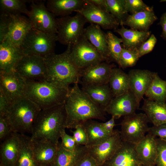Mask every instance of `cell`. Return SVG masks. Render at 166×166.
<instances>
[{"label": "cell", "mask_w": 166, "mask_h": 166, "mask_svg": "<svg viewBox=\"0 0 166 166\" xmlns=\"http://www.w3.org/2000/svg\"><path fill=\"white\" fill-rule=\"evenodd\" d=\"M64 104L67 116L66 128L75 129L89 120L105 121L106 119L105 109L94 102L78 83L69 88Z\"/></svg>", "instance_id": "cell-1"}, {"label": "cell", "mask_w": 166, "mask_h": 166, "mask_svg": "<svg viewBox=\"0 0 166 166\" xmlns=\"http://www.w3.org/2000/svg\"><path fill=\"white\" fill-rule=\"evenodd\" d=\"M66 113L64 103L41 110L33 126L31 140L59 143L61 131L66 128Z\"/></svg>", "instance_id": "cell-2"}, {"label": "cell", "mask_w": 166, "mask_h": 166, "mask_svg": "<svg viewBox=\"0 0 166 166\" xmlns=\"http://www.w3.org/2000/svg\"><path fill=\"white\" fill-rule=\"evenodd\" d=\"M69 47L60 54L44 58L46 68L45 80L68 91L72 84L79 83L80 73L69 56Z\"/></svg>", "instance_id": "cell-3"}, {"label": "cell", "mask_w": 166, "mask_h": 166, "mask_svg": "<svg viewBox=\"0 0 166 166\" xmlns=\"http://www.w3.org/2000/svg\"><path fill=\"white\" fill-rule=\"evenodd\" d=\"M26 82L24 95L41 110L64 103L69 91L45 80Z\"/></svg>", "instance_id": "cell-4"}, {"label": "cell", "mask_w": 166, "mask_h": 166, "mask_svg": "<svg viewBox=\"0 0 166 166\" xmlns=\"http://www.w3.org/2000/svg\"><path fill=\"white\" fill-rule=\"evenodd\" d=\"M41 109L24 96L14 101L5 117L14 133L31 134L35 120Z\"/></svg>", "instance_id": "cell-5"}, {"label": "cell", "mask_w": 166, "mask_h": 166, "mask_svg": "<svg viewBox=\"0 0 166 166\" xmlns=\"http://www.w3.org/2000/svg\"><path fill=\"white\" fill-rule=\"evenodd\" d=\"M33 26L29 19L21 14L1 13L0 43L6 42L20 46Z\"/></svg>", "instance_id": "cell-6"}, {"label": "cell", "mask_w": 166, "mask_h": 166, "mask_svg": "<svg viewBox=\"0 0 166 166\" xmlns=\"http://www.w3.org/2000/svg\"><path fill=\"white\" fill-rule=\"evenodd\" d=\"M57 34L45 33L34 28L28 33L20 47L24 55L46 57L54 53Z\"/></svg>", "instance_id": "cell-7"}, {"label": "cell", "mask_w": 166, "mask_h": 166, "mask_svg": "<svg viewBox=\"0 0 166 166\" xmlns=\"http://www.w3.org/2000/svg\"><path fill=\"white\" fill-rule=\"evenodd\" d=\"M69 47V56L80 72L89 67L105 61L95 47L84 34Z\"/></svg>", "instance_id": "cell-8"}, {"label": "cell", "mask_w": 166, "mask_h": 166, "mask_svg": "<svg viewBox=\"0 0 166 166\" xmlns=\"http://www.w3.org/2000/svg\"><path fill=\"white\" fill-rule=\"evenodd\" d=\"M57 41L68 46L75 44L83 35L85 25L87 22L84 17L79 13L56 18Z\"/></svg>", "instance_id": "cell-9"}, {"label": "cell", "mask_w": 166, "mask_h": 166, "mask_svg": "<svg viewBox=\"0 0 166 166\" xmlns=\"http://www.w3.org/2000/svg\"><path fill=\"white\" fill-rule=\"evenodd\" d=\"M148 118L145 113H135L124 117L120 133L123 141L136 144L148 133Z\"/></svg>", "instance_id": "cell-10"}, {"label": "cell", "mask_w": 166, "mask_h": 166, "mask_svg": "<svg viewBox=\"0 0 166 166\" xmlns=\"http://www.w3.org/2000/svg\"><path fill=\"white\" fill-rule=\"evenodd\" d=\"M30 10L27 15L34 28L42 32L57 33L56 18L47 9L43 1H31Z\"/></svg>", "instance_id": "cell-11"}, {"label": "cell", "mask_w": 166, "mask_h": 166, "mask_svg": "<svg viewBox=\"0 0 166 166\" xmlns=\"http://www.w3.org/2000/svg\"><path fill=\"white\" fill-rule=\"evenodd\" d=\"M26 81L45 80L46 68L44 58L24 55L14 70Z\"/></svg>", "instance_id": "cell-12"}, {"label": "cell", "mask_w": 166, "mask_h": 166, "mask_svg": "<svg viewBox=\"0 0 166 166\" xmlns=\"http://www.w3.org/2000/svg\"><path fill=\"white\" fill-rule=\"evenodd\" d=\"M122 143L120 131L115 130L113 134L100 144L86 147L88 153L98 166L104 164L110 159L120 148Z\"/></svg>", "instance_id": "cell-13"}, {"label": "cell", "mask_w": 166, "mask_h": 166, "mask_svg": "<svg viewBox=\"0 0 166 166\" xmlns=\"http://www.w3.org/2000/svg\"><path fill=\"white\" fill-rule=\"evenodd\" d=\"M87 22L97 25L105 30L117 28L118 22L110 13L98 8L89 0H85L82 9L79 12Z\"/></svg>", "instance_id": "cell-14"}, {"label": "cell", "mask_w": 166, "mask_h": 166, "mask_svg": "<svg viewBox=\"0 0 166 166\" xmlns=\"http://www.w3.org/2000/svg\"><path fill=\"white\" fill-rule=\"evenodd\" d=\"M26 81L15 71H0V90L10 101L24 96Z\"/></svg>", "instance_id": "cell-15"}, {"label": "cell", "mask_w": 166, "mask_h": 166, "mask_svg": "<svg viewBox=\"0 0 166 166\" xmlns=\"http://www.w3.org/2000/svg\"><path fill=\"white\" fill-rule=\"evenodd\" d=\"M139 108L135 96L129 90L114 97L105 110L106 113L117 119L135 113Z\"/></svg>", "instance_id": "cell-16"}, {"label": "cell", "mask_w": 166, "mask_h": 166, "mask_svg": "<svg viewBox=\"0 0 166 166\" xmlns=\"http://www.w3.org/2000/svg\"><path fill=\"white\" fill-rule=\"evenodd\" d=\"M157 73L148 70H130L128 73L129 90L135 96L139 106L141 101Z\"/></svg>", "instance_id": "cell-17"}, {"label": "cell", "mask_w": 166, "mask_h": 166, "mask_svg": "<svg viewBox=\"0 0 166 166\" xmlns=\"http://www.w3.org/2000/svg\"><path fill=\"white\" fill-rule=\"evenodd\" d=\"M113 64L103 61L80 72L79 83L98 85L108 83Z\"/></svg>", "instance_id": "cell-18"}, {"label": "cell", "mask_w": 166, "mask_h": 166, "mask_svg": "<svg viewBox=\"0 0 166 166\" xmlns=\"http://www.w3.org/2000/svg\"><path fill=\"white\" fill-rule=\"evenodd\" d=\"M135 144L123 141L113 156L104 164L106 166H141L135 149Z\"/></svg>", "instance_id": "cell-19"}, {"label": "cell", "mask_w": 166, "mask_h": 166, "mask_svg": "<svg viewBox=\"0 0 166 166\" xmlns=\"http://www.w3.org/2000/svg\"><path fill=\"white\" fill-rule=\"evenodd\" d=\"M135 150L141 163L155 166L157 153L156 138L148 133L135 145Z\"/></svg>", "instance_id": "cell-20"}, {"label": "cell", "mask_w": 166, "mask_h": 166, "mask_svg": "<svg viewBox=\"0 0 166 166\" xmlns=\"http://www.w3.org/2000/svg\"><path fill=\"white\" fill-rule=\"evenodd\" d=\"M24 55L20 46L6 42L0 43V71H14Z\"/></svg>", "instance_id": "cell-21"}, {"label": "cell", "mask_w": 166, "mask_h": 166, "mask_svg": "<svg viewBox=\"0 0 166 166\" xmlns=\"http://www.w3.org/2000/svg\"><path fill=\"white\" fill-rule=\"evenodd\" d=\"M30 143L34 158L38 165H51L57 154L58 144L49 141L31 139Z\"/></svg>", "instance_id": "cell-22"}, {"label": "cell", "mask_w": 166, "mask_h": 166, "mask_svg": "<svg viewBox=\"0 0 166 166\" xmlns=\"http://www.w3.org/2000/svg\"><path fill=\"white\" fill-rule=\"evenodd\" d=\"M83 34L101 55L105 61L110 63L106 34L97 25L90 24L85 28Z\"/></svg>", "instance_id": "cell-23"}, {"label": "cell", "mask_w": 166, "mask_h": 166, "mask_svg": "<svg viewBox=\"0 0 166 166\" xmlns=\"http://www.w3.org/2000/svg\"><path fill=\"white\" fill-rule=\"evenodd\" d=\"M80 84L81 89L89 97L104 109L114 98L108 83L98 85Z\"/></svg>", "instance_id": "cell-24"}, {"label": "cell", "mask_w": 166, "mask_h": 166, "mask_svg": "<svg viewBox=\"0 0 166 166\" xmlns=\"http://www.w3.org/2000/svg\"><path fill=\"white\" fill-rule=\"evenodd\" d=\"M114 31L119 34L122 40L123 48L133 50H137L141 45L151 35L150 31H139L128 29L122 26Z\"/></svg>", "instance_id": "cell-25"}, {"label": "cell", "mask_w": 166, "mask_h": 166, "mask_svg": "<svg viewBox=\"0 0 166 166\" xmlns=\"http://www.w3.org/2000/svg\"><path fill=\"white\" fill-rule=\"evenodd\" d=\"M19 148L20 140L18 133H13L2 142L0 146L2 163L5 166H15Z\"/></svg>", "instance_id": "cell-26"}, {"label": "cell", "mask_w": 166, "mask_h": 166, "mask_svg": "<svg viewBox=\"0 0 166 166\" xmlns=\"http://www.w3.org/2000/svg\"><path fill=\"white\" fill-rule=\"evenodd\" d=\"M85 0H48L46 7L55 16H69L73 12H79L82 9Z\"/></svg>", "instance_id": "cell-27"}, {"label": "cell", "mask_w": 166, "mask_h": 166, "mask_svg": "<svg viewBox=\"0 0 166 166\" xmlns=\"http://www.w3.org/2000/svg\"><path fill=\"white\" fill-rule=\"evenodd\" d=\"M157 19L153 9L144 10L128 15L122 26H127L134 30L147 31Z\"/></svg>", "instance_id": "cell-28"}, {"label": "cell", "mask_w": 166, "mask_h": 166, "mask_svg": "<svg viewBox=\"0 0 166 166\" xmlns=\"http://www.w3.org/2000/svg\"><path fill=\"white\" fill-rule=\"evenodd\" d=\"M141 109L153 126L166 123V103L144 99Z\"/></svg>", "instance_id": "cell-29"}, {"label": "cell", "mask_w": 166, "mask_h": 166, "mask_svg": "<svg viewBox=\"0 0 166 166\" xmlns=\"http://www.w3.org/2000/svg\"><path fill=\"white\" fill-rule=\"evenodd\" d=\"M18 133L20 148L15 166H38L34 157L30 143V137Z\"/></svg>", "instance_id": "cell-30"}, {"label": "cell", "mask_w": 166, "mask_h": 166, "mask_svg": "<svg viewBox=\"0 0 166 166\" xmlns=\"http://www.w3.org/2000/svg\"><path fill=\"white\" fill-rule=\"evenodd\" d=\"M108 84L114 97L123 94L129 90L128 74L120 68H113Z\"/></svg>", "instance_id": "cell-31"}, {"label": "cell", "mask_w": 166, "mask_h": 166, "mask_svg": "<svg viewBox=\"0 0 166 166\" xmlns=\"http://www.w3.org/2000/svg\"><path fill=\"white\" fill-rule=\"evenodd\" d=\"M86 131L88 143L86 147H91L100 144L110 136L102 128L100 122L93 120H88L82 124Z\"/></svg>", "instance_id": "cell-32"}, {"label": "cell", "mask_w": 166, "mask_h": 166, "mask_svg": "<svg viewBox=\"0 0 166 166\" xmlns=\"http://www.w3.org/2000/svg\"><path fill=\"white\" fill-rule=\"evenodd\" d=\"M56 155L51 166H75L76 162L86 149L85 146L79 145L74 152L64 149L60 143L58 145Z\"/></svg>", "instance_id": "cell-33"}, {"label": "cell", "mask_w": 166, "mask_h": 166, "mask_svg": "<svg viewBox=\"0 0 166 166\" xmlns=\"http://www.w3.org/2000/svg\"><path fill=\"white\" fill-rule=\"evenodd\" d=\"M145 95L147 98L151 100L166 103V81L161 79L157 73L153 79Z\"/></svg>", "instance_id": "cell-34"}, {"label": "cell", "mask_w": 166, "mask_h": 166, "mask_svg": "<svg viewBox=\"0 0 166 166\" xmlns=\"http://www.w3.org/2000/svg\"><path fill=\"white\" fill-rule=\"evenodd\" d=\"M106 11L112 15L121 26L128 14L125 7V0H105Z\"/></svg>", "instance_id": "cell-35"}, {"label": "cell", "mask_w": 166, "mask_h": 166, "mask_svg": "<svg viewBox=\"0 0 166 166\" xmlns=\"http://www.w3.org/2000/svg\"><path fill=\"white\" fill-rule=\"evenodd\" d=\"M29 1L24 0H0V12L11 14H18L21 13L27 15L28 10L26 3Z\"/></svg>", "instance_id": "cell-36"}, {"label": "cell", "mask_w": 166, "mask_h": 166, "mask_svg": "<svg viewBox=\"0 0 166 166\" xmlns=\"http://www.w3.org/2000/svg\"><path fill=\"white\" fill-rule=\"evenodd\" d=\"M106 34L110 62L114 61L119 65L122 48L121 45L122 40L111 31H108Z\"/></svg>", "instance_id": "cell-37"}, {"label": "cell", "mask_w": 166, "mask_h": 166, "mask_svg": "<svg viewBox=\"0 0 166 166\" xmlns=\"http://www.w3.org/2000/svg\"><path fill=\"white\" fill-rule=\"evenodd\" d=\"M140 58L137 50H133L122 48L119 66L122 69L135 65Z\"/></svg>", "instance_id": "cell-38"}, {"label": "cell", "mask_w": 166, "mask_h": 166, "mask_svg": "<svg viewBox=\"0 0 166 166\" xmlns=\"http://www.w3.org/2000/svg\"><path fill=\"white\" fill-rule=\"evenodd\" d=\"M125 7L127 12L132 14L153 9V7L147 5L141 0H125Z\"/></svg>", "instance_id": "cell-39"}, {"label": "cell", "mask_w": 166, "mask_h": 166, "mask_svg": "<svg viewBox=\"0 0 166 166\" xmlns=\"http://www.w3.org/2000/svg\"><path fill=\"white\" fill-rule=\"evenodd\" d=\"M60 138L61 141V146L65 150L70 151L74 152L77 148V145L73 136L68 134L65 132V128L62 130L61 132Z\"/></svg>", "instance_id": "cell-40"}, {"label": "cell", "mask_w": 166, "mask_h": 166, "mask_svg": "<svg viewBox=\"0 0 166 166\" xmlns=\"http://www.w3.org/2000/svg\"><path fill=\"white\" fill-rule=\"evenodd\" d=\"M157 153L155 166H166V141L156 138Z\"/></svg>", "instance_id": "cell-41"}, {"label": "cell", "mask_w": 166, "mask_h": 166, "mask_svg": "<svg viewBox=\"0 0 166 166\" xmlns=\"http://www.w3.org/2000/svg\"><path fill=\"white\" fill-rule=\"evenodd\" d=\"M71 131L75 142L77 145L86 146L88 143V137L86 131L82 124L78 125Z\"/></svg>", "instance_id": "cell-42"}, {"label": "cell", "mask_w": 166, "mask_h": 166, "mask_svg": "<svg viewBox=\"0 0 166 166\" xmlns=\"http://www.w3.org/2000/svg\"><path fill=\"white\" fill-rule=\"evenodd\" d=\"M157 41V39L155 36L153 34L151 35L148 39L141 45L137 50L140 58L151 52Z\"/></svg>", "instance_id": "cell-43"}, {"label": "cell", "mask_w": 166, "mask_h": 166, "mask_svg": "<svg viewBox=\"0 0 166 166\" xmlns=\"http://www.w3.org/2000/svg\"><path fill=\"white\" fill-rule=\"evenodd\" d=\"M147 133L166 141V123L149 127Z\"/></svg>", "instance_id": "cell-44"}, {"label": "cell", "mask_w": 166, "mask_h": 166, "mask_svg": "<svg viewBox=\"0 0 166 166\" xmlns=\"http://www.w3.org/2000/svg\"><path fill=\"white\" fill-rule=\"evenodd\" d=\"M13 133L5 117H0V140L2 142Z\"/></svg>", "instance_id": "cell-45"}, {"label": "cell", "mask_w": 166, "mask_h": 166, "mask_svg": "<svg viewBox=\"0 0 166 166\" xmlns=\"http://www.w3.org/2000/svg\"><path fill=\"white\" fill-rule=\"evenodd\" d=\"M75 166H98L96 161L86 150L77 160Z\"/></svg>", "instance_id": "cell-46"}, {"label": "cell", "mask_w": 166, "mask_h": 166, "mask_svg": "<svg viewBox=\"0 0 166 166\" xmlns=\"http://www.w3.org/2000/svg\"><path fill=\"white\" fill-rule=\"evenodd\" d=\"M11 103L0 90V117H5L10 108Z\"/></svg>", "instance_id": "cell-47"}, {"label": "cell", "mask_w": 166, "mask_h": 166, "mask_svg": "<svg viewBox=\"0 0 166 166\" xmlns=\"http://www.w3.org/2000/svg\"><path fill=\"white\" fill-rule=\"evenodd\" d=\"M115 119V117L112 116L109 121L104 122H100L101 126L104 130L110 135L114 133L115 130L114 128L116 125Z\"/></svg>", "instance_id": "cell-48"}, {"label": "cell", "mask_w": 166, "mask_h": 166, "mask_svg": "<svg viewBox=\"0 0 166 166\" xmlns=\"http://www.w3.org/2000/svg\"><path fill=\"white\" fill-rule=\"evenodd\" d=\"M159 24L161 26L162 29L160 36L166 40V12L161 16Z\"/></svg>", "instance_id": "cell-49"}, {"label": "cell", "mask_w": 166, "mask_h": 166, "mask_svg": "<svg viewBox=\"0 0 166 166\" xmlns=\"http://www.w3.org/2000/svg\"><path fill=\"white\" fill-rule=\"evenodd\" d=\"M97 6L103 10L106 11L105 0H89Z\"/></svg>", "instance_id": "cell-50"}, {"label": "cell", "mask_w": 166, "mask_h": 166, "mask_svg": "<svg viewBox=\"0 0 166 166\" xmlns=\"http://www.w3.org/2000/svg\"><path fill=\"white\" fill-rule=\"evenodd\" d=\"M141 166H146V165H144L143 164H142Z\"/></svg>", "instance_id": "cell-51"}]
</instances>
